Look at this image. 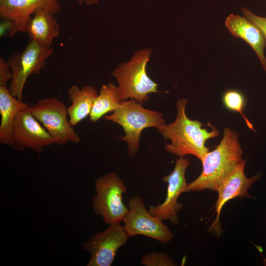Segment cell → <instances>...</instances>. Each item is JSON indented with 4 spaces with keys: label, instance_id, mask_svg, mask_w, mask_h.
Returning <instances> with one entry per match:
<instances>
[{
    "label": "cell",
    "instance_id": "cell-1",
    "mask_svg": "<svg viewBox=\"0 0 266 266\" xmlns=\"http://www.w3.org/2000/svg\"><path fill=\"white\" fill-rule=\"evenodd\" d=\"M188 103L186 98H181L176 102L177 115L174 121L165 125L158 130L166 143L165 150L180 157L193 155L201 162L209 151L206 141L219 135L218 130L213 126L210 131L202 128L203 124L197 120H191L186 115L185 110Z\"/></svg>",
    "mask_w": 266,
    "mask_h": 266
},
{
    "label": "cell",
    "instance_id": "cell-2",
    "mask_svg": "<svg viewBox=\"0 0 266 266\" xmlns=\"http://www.w3.org/2000/svg\"><path fill=\"white\" fill-rule=\"evenodd\" d=\"M238 136L236 132L229 128L223 130L220 143L213 151H208L201 162V173L187 184L183 193L205 189L217 192L222 182L244 161Z\"/></svg>",
    "mask_w": 266,
    "mask_h": 266
},
{
    "label": "cell",
    "instance_id": "cell-3",
    "mask_svg": "<svg viewBox=\"0 0 266 266\" xmlns=\"http://www.w3.org/2000/svg\"><path fill=\"white\" fill-rule=\"evenodd\" d=\"M152 52L151 48L139 50L129 61L119 64L112 72L118 83V91L122 100L130 99L142 104L149 100L150 94L159 92L158 84L146 70Z\"/></svg>",
    "mask_w": 266,
    "mask_h": 266
},
{
    "label": "cell",
    "instance_id": "cell-4",
    "mask_svg": "<svg viewBox=\"0 0 266 266\" xmlns=\"http://www.w3.org/2000/svg\"><path fill=\"white\" fill-rule=\"evenodd\" d=\"M104 119L121 126L125 135L120 140L128 144V154L133 156L137 153L142 131L146 128L157 129L166 125L162 113L144 108L135 100H123L121 105L110 115L104 116Z\"/></svg>",
    "mask_w": 266,
    "mask_h": 266
},
{
    "label": "cell",
    "instance_id": "cell-5",
    "mask_svg": "<svg viewBox=\"0 0 266 266\" xmlns=\"http://www.w3.org/2000/svg\"><path fill=\"white\" fill-rule=\"evenodd\" d=\"M95 184L96 194L92 202L96 214L108 225L122 222L129 210L122 200L127 189L124 181L112 172L98 178Z\"/></svg>",
    "mask_w": 266,
    "mask_h": 266
},
{
    "label": "cell",
    "instance_id": "cell-6",
    "mask_svg": "<svg viewBox=\"0 0 266 266\" xmlns=\"http://www.w3.org/2000/svg\"><path fill=\"white\" fill-rule=\"evenodd\" d=\"M29 109L48 132L54 144L62 145L81 141L67 118V108L58 98L42 99L30 104Z\"/></svg>",
    "mask_w": 266,
    "mask_h": 266
},
{
    "label": "cell",
    "instance_id": "cell-7",
    "mask_svg": "<svg viewBox=\"0 0 266 266\" xmlns=\"http://www.w3.org/2000/svg\"><path fill=\"white\" fill-rule=\"evenodd\" d=\"M53 52L51 47L31 40L22 53L15 52L8 58L6 62L12 72L9 90L14 97L23 101V90L28 78L40 72Z\"/></svg>",
    "mask_w": 266,
    "mask_h": 266
},
{
    "label": "cell",
    "instance_id": "cell-8",
    "mask_svg": "<svg viewBox=\"0 0 266 266\" xmlns=\"http://www.w3.org/2000/svg\"><path fill=\"white\" fill-rule=\"evenodd\" d=\"M128 206L129 210L123 222L130 237L143 235L163 244L172 239L173 235L168 227L147 210L141 197L135 195L130 198Z\"/></svg>",
    "mask_w": 266,
    "mask_h": 266
},
{
    "label": "cell",
    "instance_id": "cell-9",
    "mask_svg": "<svg viewBox=\"0 0 266 266\" xmlns=\"http://www.w3.org/2000/svg\"><path fill=\"white\" fill-rule=\"evenodd\" d=\"M108 225L105 230L95 233L82 243V249L91 255L88 266H110L118 249L130 237L120 223Z\"/></svg>",
    "mask_w": 266,
    "mask_h": 266
},
{
    "label": "cell",
    "instance_id": "cell-10",
    "mask_svg": "<svg viewBox=\"0 0 266 266\" xmlns=\"http://www.w3.org/2000/svg\"><path fill=\"white\" fill-rule=\"evenodd\" d=\"M54 144L50 135L28 108L19 111L14 120L11 146L17 151L30 149L42 153Z\"/></svg>",
    "mask_w": 266,
    "mask_h": 266
},
{
    "label": "cell",
    "instance_id": "cell-11",
    "mask_svg": "<svg viewBox=\"0 0 266 266\" xmlns=\"http://www.w3.org/2000/svg\"><path fill=\"white\" fill-rule=\"evenodd\" d=\"M190 163L188 159H176L173 171L164 177L163 181L167 183L166 199L163 203L151 205L148 209L149 212L159 220L169 221L175 225L179 224L177 214L183 205L178 202L177 199L187 185L185 173Z\"/></svg>",
    "mask_w": 266,
    "mask_h": 266
},
{
    "label": "cell",
    "instance_id": "cell-12",
    "mask_svg": "<svg viewBox=\"0 0 266 266\" xmlns=\"http://www.w3.org/2000/svg\"><path fill=\"white\" fill-rule=\"evenodd\" d=\"M58 14L61 10L59 0H0V16L11 22L14 35L26 33L27 25L38 10Z\"/></svg>",
    "mask_w": 266,
    "mask_h": 266
},
{
    "label": "cell",
    "instance_id": "cell-13",
    "mask_svg": "<svg viewBox=\"0 0 266 266\" xmlns=\"http://www.w3.org/2000/svg\"><path fill=\"white\" fill-rule=\"evenodd\" d=\"M245 161L239 165L222 182L217 192L218 198L215 204L216 218L210 227L212 231L218 234L221 232L219 217L223 206L229 200L237 197L252 198L248 191L252 185L260 178L257 173L251 178H247L244 173Z\"/></svg>",
    "mask_w": 266,
    "mask_h": 266
},
{
    "label": "cell",
    "instance_id": "cell-14",
    "mask_svg": "<svg viewBox=\"0 0 266 266\" xmlns=\"http://www.w3.org/2000/svg\"><path fill=\"white\" fill-rule=\"evenodd\" d=\"M225 25L233 36L247 43L255 51L266 73L265 42L258 28L245 16L231 14L226 19Z\"/></svg>",
    "mask_w": 266,
    "mask_h": 266
},
{
    "label": "cell",
    "instance_id": "cell-15",
    "mask_svg": "<svg viewBox=\"0 0 266 266\" xmlns=\"http://www.w3.org/2000/svg\"><path fill=\"white\" fill-rule=\"evenodd\" d=\"M29 105L14 97L6 85H0V143L1 144L11 146L15 118L19 111L28 108Z\"/></svg>",
    "mask_w": 266,
    "mask_h": 266
},
{
    "label": "cell",
    "instance_id": "cell-16",
    "mask_svg": "<svg viewBox=\"0 0 266 266\" xmlns=\"http://www.w3.org/2000/svg\"><path fill=\"white\" fill-rule=\"evenodd\" d=\"M60 25L54 14L39 9L36 11L29 21L26 28L31 40L41 45L51 47L54 38L59 34Z\"/></svg>",
    "mask_w": 266,
    "mask_h": 266
},
{
    "label": "cell",
    "instance_id": "cell-17",
    "mask_svg": "<svg viewBox=\"0 0 266 266\" xmlns=\"http://www.w3.org/2000/svg\"><path fill=\"white\" fill-rule=\"evenodd\" d=\"M98 94L95 88L90 85L85 86L81 89L76 85L69 88L67 95L71 104L67 108V114L69 121L73 127L90 115Z\"/></svg>",
    "mask_w": 266,
    "mask_h": 266
},
{
    "label": "cell",
    "instance_id": "cell-18",
    "mask_svg": "<svg viewBox=\"0 0 266 266\" xmlns=\"http://www.w3.org/2000/svg\"><path fill=\"white\" fill-rule=\"evenodd\" d=\"M122 101L117 86L111 83L102 85L89 115L90 121L97 122L108 112H113L117 109Z\"/></svg>",
    "mask_w": 266,
    "mask_h": 266
},
{
    "label": "cell",
    "instance_id": "cell-19",
    "mask_svg": "<svg viewBox=\"0 0 266 266\" xmlns=\"http://www.w3.org/2000/svg\"><path fill=\"white\" fill-rule=\"evenodd\" d=\"M222 101L227 109L240 114L247 127L256 132L252 124L243 112L245 104V99L243 94L240 91L233 89L227 90L223 95Z\"/></svg>",
    "mask_w": 266,
    "mask_h": 266
},
{
    "label": "cell",
    "instance_id": "cell-20",
    "mask_svg": "<svg viewBox=\"0 0 266 266\" xmlns=\"http://www.w3.org/2000/svg\"><path fill=\"white\" fill-rule=\"evenodd\" d=\"M140 263L145 266H174L176 264L166 252L153 251L144 254Z\"/></svg>",
    "mask_w": 266,
    "mask_h": 266
},
{
    "label": "cell",
    "instance_id": "cell-21",
    "mask_svg": "<svg viewBox=\"0 0 266 266\" xmlns=\"http://www.w3.org/2000/svg\"><path fill=\"white\" fill-rule=\"evenodd\" d=\"M241 10L244 16L253 23L261 32L265 40L266 49V17H263L256 15L248 9L244 7H242Z\"/></svg>",
    "mask_w": 266,
    "mask_h": 266
},
{
    "label": "cell",
    "instance_id": "cell-22",
    "mask_svg": "<svg viewBox=\"0 0 266 266\" xmlns=\"http://www.w3.org/2000/svg\"><path fill=\"white\" fill-rule=\"evenodd\" d=\"M12 79L11 70L7 63L0 58V85H6Z\"/></svg>",
    "mask_w": 266,
    "mask_h": 266
},
{
    "label": "cell",
    "instance_id": "cell-23",
    "mask_svg": "<svg viewBox=\"0 0 266 266\" xmlns=\"http://www.w3.org/2000/svg\"><path fill=\"white\" fill-rule=\"evenodd\" d=\"M79 4L85 3L87 5L98 3L100 0H77Z\"/></svg>",
    "mask_w": 266,
    "mask_h": 266
}]
</instances>
